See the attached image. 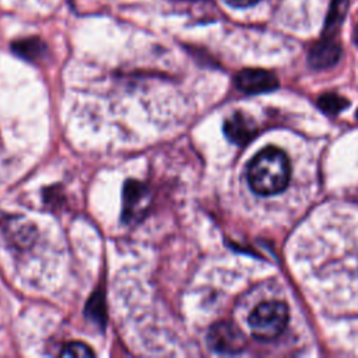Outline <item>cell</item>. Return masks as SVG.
Listing matches in <instances>:
<instances>
[{"mask_svg": "<svg viewBox=\"0 0 358 358\" xmlns=\"http://www.w3.org/2000/svg\"><path fill=\"white\" fill-rule=\"evenodd\" d=\"M289 161L284 151L275 147L262 150L249 162L246 176L250 189L260 196L282 192L289 182Z\"/></svg>", "mask_w": 358, "mask_h": 358, "instance_id": "obj_1", "label": "cell"}, {"mask_svg": "<svg viewBox=\"0 0 358 358\" xmlns=\"http://www.w3.org/2000/svg\"><path fill=\"white\" fill-rule=\"evenodd\" d=\"M288 323V308L280 301H266L259 303L249 316L252 334L263 341L275 338Z\"/></svg>", "mask_w": 358, "mask_h": 358, "instance_id": "obj_2", "label": "cell"}, {"mask_svg": "<svg viewBox=\"0 0 358 358\" xmlns=\"http://www.w3.org/2000/svg\"><path fill=\"white\" fill-rule=\"evenodd\" d=\"M207 344L220 354H238L246 345L242 330L231 322H218L213 324L207 333Z\"/></svg>", "mask_w": 358, "mask_h": 358, "instance_id": "obj_3", "label": "cell"}, {"mask_svg": "<svg viewBox=\"0 0 358 358\" xmlns=\"http://www.w3.org/2000/svg\"><path fill=\"white\" fill-rule=\"evenodd\" d=\"M238 90L246 94H262L273 91L278 87L277 77L263 69H245L235 77Z\"/></svg>", "mask_w": 358, "mask_h": 358, "instance_id": "obj_4", "label": "cell"}, {"mask_svg": "<svg viewBox=\"0 0 358 358\" xmlns=\"http://www.w3.org/2000/svg\"><path fill=\"white\" fill-rule=\"evenodd\" d=\"M341 55V46L336 36L322 35V38L310 48L308 53L309 66L322 70L334 66Z\"/></svg>", "mask_w": 358, "mask_h": 358, "instance_id": "obj_5", "label": "cell"}, {"mask_svg": "<svg viewBox=\"0 0 358 358\" xmlns=\"http://www.w3.org/2000/svg\"><path fill=\"white\" fill-rule=\"evenodd\" d=\"M147 206L148 189L137 180H127L123 189V220L127 222L138 220Z\"/></svg>", "mask_w": 358, "mask_h": 358, "instance_id": "obj_6", "label": "cell"}, {"mask_svg": "<svg viewBox=\"0 0 358 358\" xmlns=\"http://www.w3.org/2000/svg\"><path fill=\"white\" fill-rule=\"evenodd\" d=\"M224 133L229 141L238 145H245L256 136L257 124L249 115L235 112L225 120Z\"/></svg>", "mask_w": 358, "mask_h": 358, "instance_id": "obj_7", "label": "cell"}, {"mask_svg": "<svg viewBox=\"0 0 358 358\" xmlns=\"http://www.w3.org/2000/svg\"><path fill=\"white\" fill-rule=\"evenodd\" d=\"M348 3L350 0H331L324 28H323V35L329 36H336V31H338L347 11H348Z\"/></svg>", "mask_w": 358, "mask_h": 358, "instance_id": "obj_8", "label": "cell"}, {"mask_svg": "<svg viewBox=\"0 0 358 358\" xmlns=\"http://www.w3.org/2000/svg\"><path fill=\"white\" fill-rule=\"evenodd\" d=\"M13 50L20 57H24L27 60H35V59H39L45 53L46 48L41 39L29 38V39H22V41L14 42Z\"/></svg>", "mask_w": 358, "mask_h": 358, "instance_id": "obj_9", "label": "cell"}, {"mask_svg": "<svg viewBox=\"0 0 358 358\" xmlns=\"http://www.w3.org/2000/svg\"><path fill=\"white\" fill-rule=\"evenodd\" d=\"M317 105L319 108L330 115H336L338 112H341L344 108L348 106V101L343 96H340L338 94L334 92H327L319 96L317 99Z\"/></svg>", "mask_w": 358, "mask_h": 358, "instance_id": "obj_10", "label": "cell"}, {"mask_svg": "<svg viewBox=\"0 0 358 358\" xmlns=\"http://www.w3.org/2000/svg\"><path fill=\"white\" fill-rule=\"evenodd\" d=\"M87 316L91 317L95 323L103 326L105 323V303H103V295L101 292H96L92 295V298L87 303Z\"/></svg>", "mask_w": 358, "mask_h": 358, "instance_id": "obj_11", "label": "cell"}, {"mask_svg": "<svg viewBox=\"0 0 358 358\" xmlns=\"http://www.w3.org/2000/svg\"><path fill=\"white\" fill-rule=\"evenodd\" d=\"M60 357H80V358H87V357H94V351L84 343L81 341H70L63 345V348L59 352Z\"/></svg>", "mask_w": 358, "mask_h": 358, "instance_id": "obj_12", "label": "cell"}, {"mask_svg": "<svg viewBox=\"0 0 358 358\" xmlns=\"http://www.w3.org/2000/svg\"><path fill=\"white\" fill-rule=\"evenodd\" d=\"M224 1L232 7H249L256 4L259 0H224Z\"/></svg>", "mask_w": 358, "mask_h": 358, "instance_id": "obj_13", "label": "cell"}, {"mask_svg": "<svg viewBox=\"0 0 358 358\" xmlns=\"http://www.w3.org/2000/svg\"><path fill=\"white\" fill-rule=\"evenodd\" d=\"M357 117H358V110H357Z\"/></svg>", "mask_w": 358, "mask_h": 358, "instance_id": "obj_14", "label": "cell"}]
</instances>
